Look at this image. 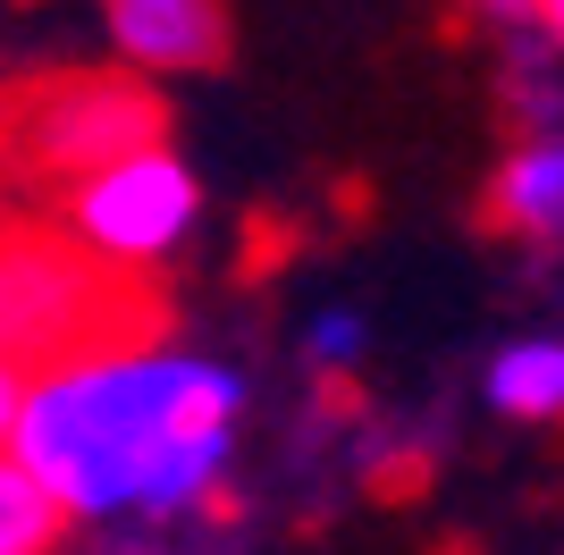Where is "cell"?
Wrapping results in <instances>:
<instances>
[{"label":"cell","mask_w":564,"mask_h":555,"mask_svg":"<svg viewBox=\"0 0 564 555\" xmlns=\"http://www.w3.org/2000/svg\"><path fill=\"white\" fill-rule=\"evenodd\" d=\"M489 219L522 244H564V135H531L489 177Z\"/></svg>","instance_id":"cell-6"},{"label":"cell","mask_w":564,"mask_h":555,"mask_svg":"<svg viewBox=\"0 0 564 555\" xmlns=\"http://www.w3.org/2000/svg\"><path fill=\"white\" fill-rule=\"evenodd\" d=\"M245 379L161 337L25 379L9 455L59 497L68 522H186L219 497Z\"/></svg>","instance_id":"cell-1"},{"label":"cell","mask_w":564,"mask_h":555,"mask_svg":"<svg viewBox=\"0 0 564 555\" xmlns=\"http://www.w3.org/2000/svg\"><path fill=\"white\" fill-rule=\"evenodd\" d=\"M161 295L135 270H110L68 228H9L0 219V362L43 379L59 362L161 337Z\"/></svg>","instance_id":"cell-2"},{"label":"cell","mask_w":564,"mask_h":555,"mask_svg":"<svg viewBox=\"0 0 564 555\" xmlns=\"http://www.w3.org/2000/svg\"><path fill=\"white\" fill-rule=\"evenodd\" d=\"M18 395H25V379L0 362V446H9V429H18Z\"/></svg>","instance_id":"cell-10"},{"label":"cell","mask_w":564,"mask_h":555,"mask_svg":"<svg viewBox=\"0 0 564 555\" xmlns=\"http://www.w3.org/2000/svg\"><path fill=\"white\" fill-rule=\"evenodd\" d=\"M312 353H321V362H354V353H362V312H312Z\"/></svg>","instance_id":"cell-9"},{"label":"cell","mask_w":564,"mask_h":555,"mask_svg":"<svg viewBox=\"0 0 564 555\" xmlns=\"http://www.w3.org/2000/svg\"><path fill=\"white\" fill-rule=\"evenodd\" d=\"M194 219H203V185L169 143H135V152L85 168L76 185H59V228L85 253H101L110 270H135V278L161 270L194 236Z\"/></svg>","instance_id":"cell-4"},{"label":"cell","mask_w":564,"mask_h":555,"mask_svg":"<svg viewBox=\"0 0 564 555\" xmlns=\"http://www.w3.org/2000/svg\"><path fill=\"white\" fill-rule=\"evenodd\" d=\"M68 538V513L9 446H0V555H51Z\"/></svg>","instance_id":"cell-8"},{"label":"cell","mask_w":564,"mask_h":555,"mask_svg":"<svg viewBox=\"0 0 564 555\" xmlns=\"http://www.w3.org/2000/svg\"><path fill=\"white\" fill-rule=\"evenodd\" d=\"M480 388H489V404L506 421H556L564 413V337H514Z\"/></svg>","instance_id":"cell-7"},{"label":"cell","mask_w":564,"mask_h":555,"mask_svg":"<svg viewBox=\"0 0 564 555\" xmlns=\"http://www.w3.org/2000/svg\"><path fill=\"white\" fill-rule=\"evenodd\" d=\"M531 25H540L547 43H556V51H564V0H531Z\"/></svg>","instance_id":"cell-11"},{"label":"cell","mask_w":564,"mask_h":555,"mask_svg":"<svg viewBox=\"0 0 564 555\" xmlns=\"http://www.w3.org/2000/svg\"><path fill=\"white\" fill-rule=\"evenodd\" d=\"M110 51L143 76H203L228 59V9L219 0H101Z\"/></svg>","instance_id":"cell-5"},{"label":"cell","mask_w":564,"mask_h":555,"mask_svg":"<svg viewBox=\"0 0 564 555\" xmlns=\"http://www.w3.org/2000/svg\"><path fill=\"white\" fill-rule=\"evenodd\" d=\"M161 143V101L135 76H25L18 92H0V177L18 185H76L85 168Z\"/></svg>","instance_id":"cell-3"}]
</instances>
